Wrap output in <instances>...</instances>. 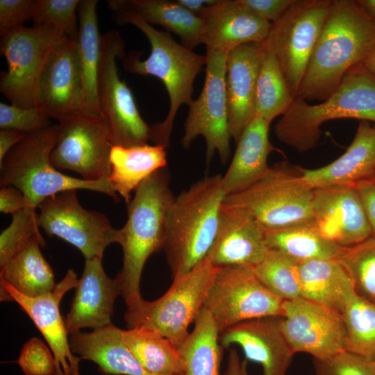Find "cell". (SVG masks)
<instances>
[{"mask_svg":"<svg viewBox=\"0 0 375 375\" xmlns=\"http://www.w3.org/2000/svg\"><path fill=\"white\" fill-rule=\"evenodd\" d=\"M375 47V20L358 1L331 0L297 97L325 100Z\"/></svg>","mask_w":375,"mask_h":375,"instance_id":"obj_1","label":"cell"},{"mask_svg":"<svg viewBox=\"0 0 375 375\" xmlns=\"http://www.w3.org/2000/svg\"><path fill=\"white\" fill-rule=\"evenodd\" d=\"M115 21L138 28L151 45L149 56L140 59L141 53L131 52L123 58L126 71L142 76H153L164 84L169 99V108L165 119L151 126V140L154 144L169 147L174 119L180 107L193 101L194 82L206 65V55L194 52L176 42L168 32L160 31L128 8L124 0L107 1Z\"/></svg>","mask_w":375,"mask_h":375,"instance_id":"obj_2","label":"cell"},{"mask_svg":"<svg viewBox=\"0 0 375 375\" xmlns=\"http://www.w3.org/2000/svg\"><path fill=\"white\" fill-rule=\"evenodd\" d=\"M174 197L166 167L147 178L126 204L128 218L119 229L117 242L123 251V266L115 277L126 310L144 300L140 293L143 269L151 254L163 249L167 213Z\"/></svg>","mask_w":375,"mask_h":375,"instance_id":"obj_3","label":"cell"},{"mask_svg":"<svg viewBox=\"0 0 375 375\" xmlns=\"http://www.w3.org/2000/svg\"><path fill=\"white\" fill-rule=\"evenodd\" d=\"M222 175L206 176L175 197L167 213L163 251L172 277L207 256L215 240L226 193Z\"/></svg>","mask_w":375,"mask_h":375,"instance_id":"obj_4","label":"cell"},{"mask_svg":"<svg viewBox=\"0 0 375 375\" xmlns=\"http://www.w3.org/2000/svg\"><path fill=\"white\" fill-rule=\"evenodd\" d=\"M337 119L375 123V78L362 64L349 69L335 90L319 103L296 97L276 122L277 138L303 153L318 143L321 126Z\"/></svg>","mask_w":375,"mask_h":375,"instance_id":"obj_5","label":"cell"},{"mask_svg":"<svg viewBox=\"0 0 375 375\" xmlns=\"http://www.w3.org/2000/svg\"><path fill=\"white\" fill-rule=\"evenodd\" d=\"M58 124L26 134L0 163V185H12L24 195L28 207L37 209L47 198L67 190H87L117 200L109 180L87 181L64 174L50 156L58 136Z\"/></svg>","mask_w":375,"mask_h":375,"instance_id":"obj_6","label":"cell"},{"mask_svg":"<svg viewBox=\"0 0 375 375\" xmlns=\"http://www.w3.org/2000/svg\"><path fill=\"white\" fill-rule=\"evenodd\" d=\"M292 169L284 162L269 167L249 187L226 195L223 205L247 211L266 231L312 223L313 189L303 179L299 167Z\"/></svg>","mask_w":375,"mask_h":375,"instance_id":"obj_7","label":"cell"},{"mask_svg":"<svg viewBox=\"0 0 375 375\" xmlns=\"http://www.w3.org/2000/svg\"><path fill=\"white\" fill-rule=\"evenodd\" d=\"M217 269L206 258L190 272L174 277L171 286L160 298L153 301L144 299L136 308L126 310L127 328L154 330L178 348L203 308Z\"/></svg>","mask_w":375,"mask_h":375,"instance_id":"obj_8","label":"cell"},{"mask_svg":"<svg viewBox=\"0 0 375 375\" xmlns=\"http://www.w3.org/2000/svg\"><path fill=\"white\" fill-rule=\"evenodd\" d=\"M67 38L49 26H19L1 36L0 49L8 63L0 91L11 104L38 106L42 74L56 47Z\"/></svg>","mask_w":375,"mask_h":375,"instance_id":"obj_9","label":"cell"},{"mask_svg":"<svg viewBox=\"0 0 375 375\" xmlns=\"http://www.w3.org/2000/svg\"><path fill=\"white\" fill-rule=\"evenodd\" d=\"M124 57L125 43L120 33L116 30L106 32L97 78L99 113L114 145L130 147L147 144L151 129L140 116L131 90L119 78L117 58Z\"/></svg>","mask_w":375,"mask_h":375,"instance_id":"obj_10","label":"cell"},{"mask_svg":"<svg viewBox=\"0 0 375 375\" xmlns=\"http://www.w3.org/2000/svg\"><path fill=\"white\" fill-rule=\"evenodd\" d=\"M331 3V0H294L272 23L263 42L276 56L294 98Z\"/></svg>","mask_w":375,"mask_h":375,"instance_id":"obj_11","label":"cell"},{"mask_svg":"<svg viewBox=\"0 0 375 375\" xmlns=\"http://www.w3.org/2000/svg\"><path fill=\"white\" fill-rule=\"evenodd\" d=\"M281 299L256 277L251 268L217 267L203 308L214 319L220 334L249 319L283 315Z\"/></svg>","mask_w":375,"mask_h":375,"instance_id":"obj_12","label":"cell"},{"mask_svg":"<svg viewBox=\"0 0 375 375\" xmlns=\"http://www.w3.org/2000/svg\"><path fill=\"white\" fill-rule=\"evenodd\" d=\"M228 53L206 50V77L202 91L189 105L181 139L188 149L199 136L206 143V162L217 153L222 163L231 154V134L226 92V62Z\"/></svg>","mask_w":375,"mask_h":375,"instance_id":"obj_13","label":"cell"},{"mask_svg":"<svg viewBox=\"0 0 375 375\" xmlns=\"http://www.w3.org/2000/svg\"><path fill=\"white\" fill-rule=\"evenodd\" d=\"M58 136L50 159L57 169L70 170L87 181L109 180L110 131L97 113L81 112L58 124Z\"/></svg>","mask_w":375,"mask_h":375,"instance_id":"obj_14","label":"cell"},{"mask_svg":"<svg viewBox=\"0 0 375 375\" xmlns=\"http://www.w3.org/2000/svg\"><path fill=\"white\" fill-rule=\"evenodd\" d=\"M38 208V224L45 233L72 244L85 260L103 258L106 247L118 242L119 229L115 228L103 213L83 208L76 190L49 197Z\"/></svg>","mask_w":375,"mask_h":375,"instance_id":"obj_15","label":"cell"},{"mask_svg":"<svg viewBox=\"0 0 375 375\" xmlns=\"http://www.w3.org/2000/svg\"><path fill=\"white\" fill-rule=\"evenodd\" d=\"M281 327L294 353L320 360L346 351L341 313L321 303L298 297L284 301Z\"/></svg>","mask_w":375,"mask_h":375,"instance_id":"obj_16","label":"cell"},{"mask_svg":"<svg viewBox=\"0 0 375 375\" xmlns=\"http://www.w3.org/2000/svg\"><path fill=\"white\" fill-rule=\"evenodd\" d=\"M78 282L76 272L70 269L51 292L28 297L0 281L1 301H15L45 338L55 358L56 375H81L79 363L82 359L71 349L65 319L60 311L63 297L70 290L75 289Z\"/></svg>","mask_w":375,"mask_h":375,"instance_id":"obj_17","label":"cell"},{"mask_svg":"<svg viewBox=\"0 0 375 375\" xmlns=\"http://www.w3.org/2000/svg\"><path fill=\"white\" fill-rule=\"evenodd\" d=\"M312 224L326 239L347 248L372 237L361 200L354 186L313 189Z\"/></svg>","mask_w":375,"mask_h":375,"instance_id":"obj_18","label":"cell"},{"mask_svg":"<svg viewBox=\"0 0 375 375\" xmlns=\"http://www.w3.org/2000/svg\"><path fill=\"white\" fill-rule=\"evenodd\" d=\"M38 107L58 122L78 112H90L85 103L76 40L65 39L51 55L40 81Z\"/></svg>","mask_w":375,"mask_h":375,"instance_id":"obj_19","label":"cell"},{"mask_svg":"<svg viewBox=\"0 0 375 375\" xmlns=\"http://www.w3.org/2000/svg\"><path fill=\"white\" fill-rule=\"evenodd\" d=\"M281 316L239 323L220 334L223 348L238 345L247 360L260 364L263 375H286L294 353L281 327Z\"/></svg>","mask_w":375,"mask_h":375,"instance_id":"obj_20","label":"cell"},{"mask_svg":"<svg viewBox=\"0 0 375 375\" xmlns=\"http://www.w3.org/2000/svg\"><path fill=\"white\" fill-rule=\"evenodd\" d=\"M269 249L266 230L251 215L222 203L217 233L206 258L214 266L251 268Z\"/></svg>","mask_w":375,"mask_h":375,"instance_id":"obj_21","label":"cell"},{"mask_svg":"<svg viewBox=\"0 0 375 375\" xmlns=\"http://www.w3.org/2000/svg\"><path fill=\"white\" fill-rule=\"evenodd\" d=\"M101 258L85 260L69 310L65 319L69 335L112 324L115 302L122 294L118 280L106 274Z\"/></svg>","mask_w":375,"mask_h":375,"instance_id":"obj_22","label":"cell"},{"mask_svg":"<svg viewBox=\"0 0 375 375\" xmlns=\"http://www.w3.org/2000/svg\"><path fill=\"white\" fill-rule=\"evenodd\" d=\"M199 17L203 22L201 44L206 50L229 53L247 43H263L272 24L258 17L240 0H217Z\"/></svg>","mask_w":375,"mask_h":375,"instance_id":"obj_23","label":"cell"},{"mask_svg":"<svg viewBox=\"0 0 375 375\" xmlns=\"http://www.w3.org/2000/svg\"><path fill=\"white\" fill-rule=\"evenodd\" d=\"M301 176L312 188L355 186L375 179V123L360 121L347 151L334 161L316 169L299 167Z\"/></svg>","mask_w":375,"mask_h":375,"instance_id":"obj_24","label":"cell"},{"mask_svg":"<svg viewBox=\"0 0 375 375\" xmlns=\"http://www.w3.org/2000/svg\"><path fill=\"white\" fill-rule=\"evenodd\" d=\"M260 45L244 44L228 55L226 92L230 134L235 142L256 116V89Z\"/></svg>","mask_w":375,"mask_h":375,"instance_id":"obj_25","label":"cell"},{"mask_svg":"<svg viewBox=\"0 0 375 375\" xmlns=\"http://www.w3.org/2000/svg\"><path fill=\"white\" fill-rule=\"evenodd\" d=\"M122 329L112 324L90 332L69 335L72 352L96 363L101 372L112 375H154L137 360L124 343Z\"/></svg>","mask_w":375,"mask_h":375,"instance_id":"obj_26","label":"cell"},{"mask_svg":"<svg viewBox=\"0 0 375 375\" xmlns=\"http://www.w3.org/2000/svg\"><path fill=\"white\" fill-rule=\"evenodd\" d=\"M270 124L256 115L243 131L231 164L222 178L226 195L246 189L268 171V156L274 149L269 140Z\"/></svg>","mask_w":375,"mask_h":375,"instance_id":"obj_27","label":"cell"},{"mask_svg":"<svg viewBox=\"0 0 375 375\" xmlns=\"http://www.w3.org/2000/svg\"><path fill=\"white\" fill-rule=\"evenodd\" d=\"M301 297L340 313L356 296L351 279L338 259L299 262Z\"/></svg>","mask_w":375,"mask_h":375,"instance_id":"obj_28","label":"cell"},{"mask_svg":"<svg viewBox=\"0 0 375 375\" xmlns=\"http://www.w3.org/2000/svg\"><path fill=\"white\" fill-rule=\"evenodd\" d=\"M109 176L115 192L128 203L131 194L150 175L167 167L166 148L144 144L130 147L113 145Z\"/></svg>","mask_w":375,"mask_h":375,"instance_id":"obj_29","label":"cell"},{"mask_svg":"<svg viewBox=\"0 0 375 375\" xmlns=\"http://www.w3.org/2000/svg\"><path fill=\"white\" fill-rule=\"evenodd\" d=\"M43 238H34L4 267L0 268V281L28 297L51 292L56 287L53 272L40 250Z\"/></svg>","mask_w":375,"mask_h":375,"instance_id":"obj_30","label":"cell"},{"mask_svg":"<svg viewBox=\"0 0 375 375\" xmlns=\"http://www.w3.org/2000/svg\"><path fill=\"white\" fill-rule=\"evenodd\" d=\"M97 0H81L78 8V33L76 40L82 72L87 110L99 114L97 78L101 54V39L97 14Z\"/></svg>","mask_w":375,"mask_h":375,"instance_id":"obj_31","label":"cell"},{"mask_svg":"<svg viewBox=\"0 0 375 375\" xmlns=\"http://www.w3.org/2000/svg\"><path fill=\"white\" fill-rule=\"evenodd\" d=\"M122 334L128 349L150 373L184 375V360L178 347L168 338L142 327L122 329Z\"/></svg>","mask_w":375,"mask_h":375,"instance_id":"obj_32","label":"cell"},{"mask_svg":"<svg viewBox=\"0 0 375 375\" xmlns=\"http://www.w3.org/2000/svg\"><path fill=\"white\" fill-rule=\"evenodd\" d=\"M193 330L178 348L185 366L184 375H225L220 372V333L210 314L202 308Z\"/></svg>","mask_w":375,"mask_h":375,"instance_id":"obj_33","label":"cell"},{"mask_svg":"<svg viewBox=\"0 0 375 375\" xmlns=\"http://www.w3.org/2000/svg\"><path fill=\"white\" fill-rule=\"evenodd\" d=\"M126 6L151 25L176 35L181 44L192 49L201 44L203 22L176 1L124 0Z\"/></svg>","mask_w":375,"mask_h":375,"instance_id":"obj_34","label":"cell"},{"mask_svg":"<svg viewBox=\"0 0 375 375\" xmlns=\"http://www.w3.org/2000/svg\"><path fill=\"white\" fill-rule=\"evenodd\" d=\"M269 249L283 252L298 262L338 259L344 248L324 238L312 223L266 231Z\"/></svg>","mask_w":375,"mask_h":375,"instance_id":"obj_35","label":"cell"},{"mask_svg":"<svg viewBox=\"0 0 375 375\" xmlns=\"http://www.w3.org/2000/svg\"><path fill=\"white\" fill-rule=\"evenodd\" d=\"M294 99L276 56L262 43L256 89V115L271 123L285 113Z\"/></svg>","mask_w":375,"mask_h":375,"instance_id":"obj_36","label":"cell"},{"mask_svg":"<svg viewBox=\"0 0 375 375\" xmlns=\"http://www.w3.org/2000/svg\"><path fill=\"white\" fill-rule=\"evenodd\" d=\"M346 331V351L375 359V304L356 296L341 312Z\"/></svg>","mask_w":375,"mask_h":375,"instance_id":"obj_37","label":"cell"},{"mask_svg":"<svg viewBox=\"0 0 375 375\" xmlns=\"http://www.w3.org/2000/svg\"><path fill=\"white\" fill-rule=\"evenodd\" d=\"M299 262L283 252L269 249L251 270L260 281L283 301L301 297Z\"/></svg>","mask_w":375,"mask_h":375,"instance_id":"obj_38","label":"cell"},{"mask_svg":"<svg viewBox=\"0 0 375 375\" xmlns=\"http://www.w3.org/2000/svg\"><path fill=\"white\" fill-rule=\"evenodd\" d=\"M359 297L375 304V237L344 248L339 258Z\"/></svg>","mask_w":375,"mask_h":375,"instance_id":"obj_39","label":"cell"},{"mask_svg":"<svg viewBox=\"0 0 375 375\" xmlns=\"http://www.w3.org/2000/svg\"><path fill=\"white\" fill-rule=\"evenodd\" d=\"M10 225L0 235V268L4 267L34 238H43L36 209L27 207L13 214Z\"/></svg>","mask_w":375,"mask_h":375,"instance_id":"obj_40","label":"cell"},{"mask_svg":"<svg viewBox=\"0 0 375 375\" xmlns=\"http://www.w3.org/2000/svg\"><path fill=\"white\" fill-rule=\"evenodd\" d=\"M80 3V0H36L33 10V26L54 27L67 38L76 40Z\"/></svg>","mask_w":375,"mask_h":375,"instance_id":"obj_41","label":"cell"},{"mask_svg":"<svg viewBox=\"0 0 375 375\" xmlns=\"http://www.w3.org/2000/svg\"><path fill=\"white\" fill-rule=\"evenodd\" d=\"M314 375H375V361L347 351L313 360Z\"/></svg>","mask_w":375,"mask_h":375,"instance_id":"obj_42","label":"cell"},{"mask_svg":"<svg viewBox=\"0 0 375 375\" xmlns=\"http://www.w3.org/2000/svg\"><path fill=\"white\" fill-rule=\"evenodd\" d=\"M52 124L50 118L39 107L22 108L0 103V128L28 134Z\"/></svg>","mask_w":375,"mask_h":375,"instance_id":"obj_43","label":"cell"},{"mask_svg":"<svg viewBox=\"0 0 375 375\" xmlns=\"http://www.w3.org/2000/svg\"><path fill=\"white\" fill-rule=\"evenodd\" d=\"M25 375H56V365L50 347L38 338H30L17 360Z\"/></svg>","mask_w":375,"mask_h":375,"instance_id":"obj_44","label":"cell"},{"mask_svg":"<svg viewBox=\"0 0 375 375\" xmlns=\"http://www.w3.org/2000/svg\"><path fill=\"white\" fill-rule=\"evenodd\" d=\"M33 0H0L1 37L33 18Z\"/></svg>","mask_w":375,"mask_h":375,"instance_id":"obj_45","label":"cell"},{"mask_svg":"<svg viewBox=\"0 0 375 375\" xmlns=\"http://www.w3.org/2000/svg\"><path fill=\"white\" fill-rule=\"evenodd\" d=\"M294 0H240L251 12L263 20L274 23L278 20Z\"/></svg>","mask_w":375,"mask_h":375,"instance_id":"obj_46","label":"cell"},{"mask_svg":"<svg viewBox=\"0 0 375 375\" xmlns=\"http://www.w3.org/2000/svg\"><path fill=\"white\" fill-rule=\"evenodd\" d=\"M28 207L24 194L12 185L1 186L0 211L5 214L17 213Z\"/></svg>","mask_w":375,"mask_h":375,"instance_id":"obj_47","label":"cell"},{"mask_svg":"<svg viewBox=\"0 0 375 375\" xmlns=\"http://www.w3.org/2000/svg\"><path fill=\"white\" fill-rule=\"evenodd\" d=\"M354 187L369 224L372 236L375 237V179L360 182Z\"/></svg>","mask_w":375,"mask_h":375,"instance_id":"obj_48","label":"cell"},{"mask_svg":"<svg viewBox=\"0 0 375 375\" xmlns=\"http://www.w3.org/2000/svg\"><path fill=\"white\" fill-rule=\"evenodd\" d=\"M25 137V134L10 129L0 131V163L8 153Z\"/></svg>","mask_w":375,"mask_h":375,"instance_id":"obj_49","label":"cell"},{"mask_svg":"<svg viewBox=\"0 0 375 375\" xmlns=\"http://www.w3.org/2000/svg\"><path fill=\"white\" fill-rule=\"evenodd\" d=\"M225 375H248L247 360H241L237 350L230 349Z\"/></svg>","mask_w":375,"mask_h":375,"instance_id":"obj_50","label":"cell"},{"mask_svg":"<svg viewBox=\"0 0 375 375\" xmlns=\"http://www.w3.org/2000/svg\"><path fill=\"white\" fill-rule=\"evenodd\" d=\"M177 1L187 10L199 16L206 7L214 4L217 0H177Z\"/></svg>","mask_w":375,"mask_h":375,"instance_id":"obj_51","label":"cell"},{"mask_svg":"<svg viewBox=\"0 0 375 375\" xmlns=\"http://www.w3.org/2000/svg\"><path fill=\"white\" fill-rule=\"evenodd\" d=\"M362 65L375 78V47L363 60Z\"/></svg>","mask_w":375,"mask_h":375,"instance_id":"obj_52","label":"cell"},{"mask_svg":"<svg viewBox=\"0 0 375 375\" xmlns=\"http://www.w3.org/2000/svg\"><path fill=\"white\" fill-rule=\"evenodd\" d=\"M358 2L375 20V0H358Z\"/></svg>","mask_w":375,"mask_h":375,"instance_id":"obj_53","label":"cell"},{"mask_svg":"<svg viewBox=\"0 0 375 375\" xmlns=\"http://www.w3.org/2000/svg\"><path fill=\"white\" fill-rule=\"evenodd\" d=\"M374 360L375 361V359Z\"/></svg>","mask_w":375,"mask_h":375,"instance_id":"obj_54","label":"cell"}]
</instances>
